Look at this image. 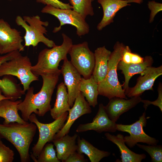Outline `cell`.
Listing matches in <instances>:
<instances>
[{"label": "cell", "mask_w": 162, "mask_h": 162, "mask_svg": "<svg viewBox=\"0 0 162 162\" xmlns=\"http://www.w3.org/2000/svg\"><path fill=\"white\" fill-rule=\"evenodd\" d=\"M38 3L46 5H52L55 7L61 9H72V6L69 3H65L59 0H36Z\"/></svg>", "instance_id": "836d02e7"}, {"label": "cell", "mask_w": 162, "mask_h": 162, "mask_svg": "<svg viewBox=\"0 0 162 162\" xmlns=\"http://www.w3.org/2000/svg\"><path fill=\"white\" fill-rule=\"evenodd\" d=\"M20 54L18 50L14 51L0 56V65L5 62L9 60ZM0 79V89L4 95L9 99L15 101L20 98L25 94L17 80L12 76L4 75Z\"/></svg>", "instance_id": "9a60e30c"}, {"label": "cell", "mask_w": 162, "mask_h": 162, "mask_svg": "<svg viewBox=\"0 0 162 162\" xmlns=\"http://www.w3.org/2000/svg\"><path fill=\"white\" fill-rule=\"evenodd\" d=\"M68 54L70 62L83 77L88 79L92 75L95 63L94 53L90 50L88 43L72 44Z\"/></svg>", "instance_id": "9c48e42d"}, {"label": "cell", "mask_w": 162, "mask_h": 162, "mask_svg": "<svg viewBox=\"0 0 162 162\" xmlns=\"http://www.w3.org/2000/svg\"><path fill=\"white\" fill-rule=\"evenodd\" d=\"M154 62L152 57L148 56L144 57L143 62L136 64H127L121 60L117 65V70H121L124 75V81L121 85L124 92L127 91L129 88V83L131 78L134 75L141 74L146 68L151 66Z\"/></svg>", "instance_id": "d6986e66"}, {"label": "cell", "mask_w": 162, "mask_h": 162, "mask_svg": "<svg viewBox=\"0 0 162 162\" xmlns=\"http://www.w3.org/2000/svg\"><path fill=\"white\" fill-rule=\"evenodd\" d=\"M78 136L76 134L72 136L67 134L60 138L53 140L52 142L56 147V155L59 160L64 162L71 154L76 151V140Z\"/></svg>", "instance_id": "7402d4cb"}, {"label": "cell", "mask_w": 162, "mask_h": 162, "mask_svg": "<svg viewBox=\"0 0 162 162\" xmlns=\"http://www.w3.org/2000/svg\"><path fill=\"white\" fill-rule=\"evenodd\" d=\"M88 160L84 158L83 154L76 151L71 154L66 159L64 162H86Z\"/></svg>", "instance_id": "e575fe53"}, {"label": "cell", "mask_w": 162, "mask_h": 162, "mask_svg": "<svg viewBox=\"0 0 162 162\" xmlns=\"http://www.w3.org/2000/svg\"><path fill=\"white\" fill-rule=\"evenodd\" d=\"M117 124L109 118L103 104H99L98 112L92 122L79 124L76 129L77 133L93 130L100 133L103 132L114 133L117 130Z\"/></svg>", "instance_id": "4fadbf2b"}, {"label": "cell", "mask_w": 162, "mask_h": 162, "mask_svg": "<svg viewBox=\"0 0 162 162\" xmlns=\"http://www.w3.org/2000/svg\"><path fill=\"white\" fill-rule=\"evenodd\" d=\"M37 128L34 123L17 122L0 124V136L14 146L19 153L21 162H29V149Z\"/></svg>", "instance_id": "7a4b0ae2"}, {"label": "cell", "mask_w": 162, "mask_h": 162, "mask_svg": "<svg viewBox=\"0 0 162 162\" xmlns=\"http://www.w3.org/2000/svg\"><path fill=\"white\" fill-rule=\"evenodd\" d=\"M1 139V136H0V139Z\"/></svg>", "instance_id": "f35d334b"}, {"label": "cell", "mask_w": 162, "mask_h": 162, "mask_svg": "<svg viewBox=\"0 0 162 162\" xmlns=\"http://www.w3.org/2000/svg\"><path fill=\"white\" fill-rule=\"evenodd\" d=\"M15 22L18 26H21L25 30L26 32L24 36V46H32L34 47L40 42L50 48L56 45L54 41L44 35L47 32L45 27L48 26L49 22L42 21L38 15L25 16L23 18L20 16H17Z\"/></svg>", "instance_id": "5b68a950"}, {"label": "cell", "mask_w": 162, "mask_h": 162, "mask_svg": "<svg viewBox=\"0 0 162 162\" xmlns=\"http://www.w3.org/2000/svg\"><path fill=\"white\" fill-rule=\"evenodd\" d=\"M142 99L140 96L133 97L129 99L114 97L109 100L105 106L106 110L110 119L116 122L120 116L136 106Z\"/></svg>", "instance_id": "ac0fdd59"}, {"label": "cell", "mask_w": 162, "mask_h": 162, "mask_svg": "<svg viewBox=\"0 0 162 162\" xmlns=\"http://www.w3.org/2000/svg\"><path fill=\"white\" fill-rule=\"evenodd\" d=\"M72 107L68 111L69 115L66 122L63 127L55 134L53 139L60 138L68 134L71 126L77 119L82 115L91 113L92 112L90 106L81 92L76 98Z\"/></svg>", "instance_id": "2e32d148"}, {"label": "cell", "mask_w": 162, "mask_h": 162, "mask_svg": "<svg viewBox=\"0 0 162 162\" xmlns=\"http://www.w3.org/2000/svg\"><path fill=\"white\" fill-rule=\"evenodd\" d=\"M1 52H2V48L1 46H0V54H1Z\"/></svg>", "instance_id": "8d00e7d4"}, {"label": "cell", "mask_w": 162, "mask_h": 162, "mask_svg": "<svg viewBox=\"0 0 162 162\" xmlns=\"http://www.w3.org/2000/svg\"><path fill=\"white\" fill-rule=\"evenodd\" d=\"M148 8L150 10L149 22H152L158 13L162 10V4L156 2L154 0L149 1L147 4Z\"/></svg>", "instance_id": "d6a6232c"}, {"label": "cell", "mask_w": 162, "mask_h": 162, "mask_svg": "<svg viewBox=\"0 0 162 162\" xmlns=\"http://www.w3.org/2000/svg\"><path fill=\"white\" fill-rule=\"evenodd\" d=\"M63 41L60 45H56L49 49L45 48L39 53L37 63L32 66V73L38 77L45 73L61 74L58 67L60 61L67 58L73 44L72 40L66 34H62Z\"/></svg>", "instance_id": "3957f363"}, {"label": "cell", "mask_w": 162, "mask_h": 162, "mask_svg": "<svg viewBox=\"0 0 162 162\" xmlns=\"http://www.w3.org/2000/svg\"><path fill=\"white\" fill-rule=\"evenodd\" d=\"M94 0H91L92 2H93Z\"/></svg>", "instance_id": "74e56055"}, {"label": "cell", "mask_w": 162, "mask_h": 162, "mask_svg": "<svg viewBox=\"0 0 162 162\" xmlns=\"http://www.w3.org/2000/svg\"><path fill=\"white\" fill-rule=\"evenodd\" d=\"M125 46L122 43L116 42L108 61V69L104 79L98 84L99 95L107 98L109 100L114 97L127 99L117 73V65L121 60Z\"/></svg>", "instance_id": "277c9868"}, {"label": "cell", "mask_w": 162, "mask_h": 162, "mask_svg": "<svg viewBox=\"0 0 162 162\" xmlns=\"http://www.w3.org/2000/svg\"><path fill=\"white\" fill-rule=\"evenodd\" d=\"M68 114V112H67L53 122L48 124H44L40 122L35 113H32L31 115L29 120L36 125L39 132L38 140L32 148V153L30 155V157L33 160L38 157L47 142H52L55 134L64 125Z\"/></svg>", "instance_id": "ba28073f"}, {"label": "cell", "mask_w": 162, "mask_h": 162, "mask_svg": "<svg viewBox=\"0 0 162 162\" xmlns=\"http://www.w3.org/2000/svg\"><path fill=\"white\" fill-rule=\"evenodd\" d=\"M60 75L53 73L43 74L40 75L43 85L39 92L34 94L33 86L27 90L24 100L18 105V110L21 112L22 118L24 121L28 122L33 113L39 116H43L50 111L52 97Z\"/></svg>", "instance_id": "6da1fadb"}, {"label": "cell", "mask_w": 162, "mask_h": 162, "mask_svg": "<svg viewBox=\"0 0 162 162\" xmlns=\"http://www.w3.org/2000/svg\"><path fill=\"white\" fill-rule=\"evenodd\" d=\"M101 5L103 12L102 20L97 26L99 31L113 22V20L117 13L122 8L130 6V3L142 4L143 0H98Z\"/></svg>", "instance_id": "e0dca14e"}, {"label": "cell", "mask_w": 162, "mask_h": 162, "mask_svg": "<svg viewBox=\"0 0 162 162\" xmlns=\"http://www.w3.org/2000/svg\"><path fill=\"white\" fill-rule=\"evenodd\" d=\"M121 61L127 64L139 63L143 62L144 57L132 53L129 46H125Z\"/></svg>", "instance_id": "f546056e"}, {"label": "cell", "mask_w": 162, "mask_h": 162, "mask_svg": "<svg viewBox=\"0 0 162 162\" xmlns=\"http://www.w3.org/2000/svg\"><path fill=\"white\" fill-rule=\"evenodd\" d=\"M76 152L84 154L88 157L91 162H99L103 158L109 156L110 152L102 151L97 148L83 138L78 136Z\"/></svg>", "instance_id": "d4e9b609"}, {"label": "cell", "mask_w": 162, "mask_h": 162, "mask_svg": "<svg viewBox=\"0 0 162 162\" xmlns=\"http://www.w3.org/2000/svg\"><path fill=\"white\" fill-rule=\"evenodd\" d=\"M57 157L56 152L54 148V144L49 143H46L35 162H60Z\"/></svg>", "instance_id": "83f0119b"}, {"label": "cell", "mask_w": 162, "mask_h": 162, "mask_svg": "<svg viewBox=\"0 0 162 162\" xmlns=\"http://www.w3.org/2000/svg\"><path fill=\"white\" fill-rule=\"evenodd\" d=\"M43 13L52 15L56 17L60 22L59 26L55 27L52 31L56 33L61 30L62 27L70 24L76 28V34L79 37L88 34L89 26L85 19L80 14L70 9H61L47 5L41 11Z\"/></svg>", "instance_id": "52a82bcc"}, {"label": "cell", "mask_w": 162, "mask_h": 162, "mask_svg": "<svg viewBox=\"0 0 162 162\" xmlns=\"http://www.w3.org/2000/svg\"><path fill=\"white\" fill-rule=\"evenodd\" d=\"M22 101L21 100L13 101L9 99L0 101V117L4 119L3 124L13 122L21 124L28 122L21 118L18 113V105Z\"/></svg>", "instance_id": "603a6c76"}, {"label": "cell", "mask_w": 162, "mask_h": 162, "mask_svg": "<svg viewBox=\"0 0 162 162\" xmlns=\"http://www.w3.org/2000/svg\"><path fill=\"white\" fill-rule=\"evenodd\" d=\"M60 70L63 77L64 83L68 89L69 103L70 107H72L80 92L79 86L82 78L81 75L67 58L63 60Z\"/></svg>", "instance_id": "5bb4252c"}, {"label": "cell", "mask_w": 162, "mask_h": 162, "mask_svg": "<svg viewBox=\"0 0 162 162\" xmlns=\"http://www.w3.org/2000/svg\"><path fill=\"white\" fill-rule=\"evenodd\" d=\"M111 53L105 46L98 47L94 51L95 63L92 76L98 84L104 79L106 75Z\"/></svg>", "instance_id": "ffe728a7"}, {"label": "cell", "mask_w": 162, "mask_h": 162, "mask_svg": "<svg viewBox=\"0 0 162 162\" xmlns=\"http://www.w3.org/2000/svg\"><path fill=\"white\" fill-rule=\"evenodd\" d=\"M73 10L80 14L86 19L87 16L94 14L91 0H68Z\"/></svg>", "instance_id": "4316f807"}, {"label": "cell", "mask_w": 162, "mask_h": 162, "mask_svg": "<svg viewBox=\"0 0 162 162\" xmlns=\"http://www.w3.org/2000/svg\"><path fill=\"white\" fill-rule=\"evenodd\" d=\"M106 139L117 145L118 148L121 155L122 162H141L145 159L146 155L144 154L136 153L129 149L125 144L123 135L119 134L116 136L109 133L105 134Z\"/></svg>", "instance_id": "44dd1931"}, {"label": "cell", "mask_w": 162, "mask_h": 162, "mask_svg": "<svg viewBox=\"0 0 162 162\" xmlns=\"http://www.w3.org/2000/svg\"><path fill=\"white\" fill-rule=\"evenodd\" d=\"M158 96L157 99L154 101H151L148 100L142 99L141 102L143 104V106L145 111L147 110L148 106L153 105L158 107L161 112H162V84L159 83L158 88Z\"/></svg>", "instance_id": "1f68e13d"}, {"label": "cell", "mask_w": 162, "mask_h": 162, "mask_svg": "<svg viewBox=\"0 0 162 162\" xmlns=\"http://www.w3.org/2000/svg\"><path fill=\"white\" fill-rule=\"evenodd\" d=\"M0 139V162H12L14 159L13 151L4 145Z\"/></svg>", "instance_id": "4dcf8cb0"}, {"label": "cell", "mask_w": 162, "mask_h": 162, "mask_svg": "<svg viewBox=\"0 0 162 162\" xmlns=\"http://www.w3.org/2000/svg\"><path fill=\"white\" fill-rule=\"evenodd\" d=\"M98 87V84L92 75L88 79L81 78L79 86V90L86 98L89 105L93 107L98 104L99 95Z\"/></svg>", "instance_id": "484cf974"}, {"label": "cell", "mask_w": 162, "mask_h": 162, "mask_svg": "<svg viewBox=\"0 0 162 162\" xmlns=\"http://www.w3.org/2000/svg\"><path fill=\"white\" fill-rule=\"evenodd\" d=\"M8 0L11 1V0Z\"/></svg>", "instance_id": "ab89813d"}, {"label": "cell", "mask_w": 162, "mask_h": 162, "mask_svg": "<svg viewBox=\"0 0 162 162\" xmlns=\"http://www.w3.org/2000/svg\"><path fill=\"white\" fill-rule=\"evenodd\" d=\"M4 99H9L8 98L2 94V92L0 89V101Z\"/></svg>", "instance_id": "d590c367"}, {"label": "cell", "mask_w": 162, "mask_h": 162, "mask_svg": "<svg viewBox=\"0 0 162 162\" xmlns=\"http://www.w3.org/2000/svg\"><path fill=\"white\" fill-rule=\"evenodd\" d=\"M140 148L147 152L150 155L152 162H162V146L161 145L146 146L137 143Z\"/></svg>", "instance_id": "f1b7e54d"}, {"label": "cell", "mask_w": 162, "mask_h": 162, "mask_svg": "<svg viewBox=\"0 0 162 162\" xmlns=\"http://www.w3.org/2000/svg\"><path fill=\"white\" fill-rule=\"evenodd\" d=\"M32 66L29 58L20 54L0 65V76L10 75L17 77L25 92L32 82L39 80L38 77L32 72Z\"/></svg>", "instance_id": "8992f818"}, {"label": "cell", "mask_w": 162, "mask_h": 162, "mask_svg": "<svg viewBox=\"0 0 162 162\" xmlns=\"http://www.w3.org/2000/svg\"><path fill=\"white\" fill-rule=\"evenodd\" d=\"M21 32L12 28L9 24L2 19H0V46L1 54H5L15 51H23L25 46Z\"/></svg>", "instance_id": "8fae6325"}, {"label": "cell", "mask_w": 162, "mask_h": 162, "mask_svg": "<svg viewBox=\"0 0 162 162\" xmlns=\"http://www.w3.org/2000/svg\"><path fill=\"white\" fill-rule=\"evenodd\" d=\"M147 118L146 117L145 111L139 117L138 120L132 124L124 125L117 124V130L126 132L129 136L124 137L126 143L130 148L134 147L138 142H142L148 145H156L159 140L146 134L143 128L146 125Z\"/></svg>", "instance_id": "30bf717a"}, {"label": "cell", "mask_w": 162, "mask_h": 162, "mask_svg": "<svg viewBox=\"0 0 162 162\" xmlns=\"http://www.w3.org/2000/svg\"><path fill=\"white\" fill-rule=\"evenodd\" d=\"M70 108L66 88L62 82L57 86L56 100L53 107L50 110V115L52 118L56 119L64 113L68 112Z\"/></svg>", "instance_id": "cb8c5ba5"}, {"label": "cell", "mask_w": 162, "mask_h": 162, "mask_svg": "<svg viewBox=\"0 0 162 162\" xmlns=\"http://www.w3.org/2000/svg\"><path fill=\"white\" fill-rule=\"evenodd\" d=\"M137 79L136 85L133 87L129 88L125 92L126 95L129 98L140 96L144 92L148 90L154 91L153 86L155 81L162 75V66L155 67L152 66L147 67L140 74Z\"/></svg>", "instance_id": "7c38bea8"}]
</instances>
